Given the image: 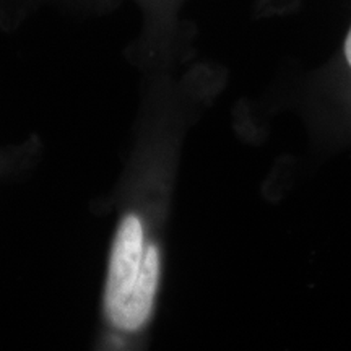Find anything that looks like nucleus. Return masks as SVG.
<instances>
[{"mask_svg": "<svg viewBox=\"0 0 351 351\" xmlns=\"http://www.w3.org/2000/svg\"><path fill=\"white\" fill-rule=\"evenodd\" d=\"M161 283V251L145 219L127 210L117 221L103 288V317L114 333L134 335L150 322Z\"/></svg>", "mask_w": 351, "mask_h": 351, "instance_id": "nucleus-1", "label": "nucleus"}, {"mask_svg": "<svg viewBox=\"0 0 351 351\" xmlns=\"http://www.w3.org/2000/svg\"><path fill=\"white\" fill-rule=\"evenodd\" d=\"M52 0H0V26L5 32H15L29 15Z\"/></svg>", "mask_w": 351, "mask_h": 351, "instance_id": "nucleus-2", "label": "nucleus"}, {"mask_svg": "<svg viewBox=\"0 0 351 351\" xmlns=\"http://www.w3.org/2000/svg\"><path fill=\"white\" fill-rule=\"evenodd\" d=\"M29 142H23L16 147L0 148V176L12 174L16 168H23L28 163Z\"/></svg>", "mask_w": 351, "mask_h": 351, "instance_id": "nucleus-3", "label": "nucleus"}, {"mask_svg": "<svg viewBox=\"0 0 351 351\" xmlns=\"http://www.w3.org/2000/svg\"><path fill=\"white\" fill-rule=\"evenodd\" d=\"M340 65L343 69L346 78L351 83V25L346 32V36L341 44V52H340Z\"/></svg>", "mask_w": 351, "mask_h": 351, "instance_id": "nucleus-4", "label": "nucleus"}]
</instances>
